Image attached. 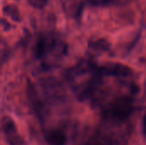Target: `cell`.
I'll use <instances>...</instances> for the list:
<instances>
[{
	"instance_id": "1",
	"label": "cell",
	"mask_w": 146,
	"mask_h": 145,
	"mask_svg": "<svg viewBox=\"0 0 146 145\" xmlns=\"http://www.w3.org/2000/svg\"><path fill=\"white\" fill-rule=\"evenodd\" d=\"M67 80L79 101L93 98L104 82L99 66L91 58L82 59L68 69Z\"/></svg>"
},
{
	"instance_id": "3",
	"label": "cell",
	"mask_w": 146,
	"mask_h": 145,
	"mask_svg": "<svg viewBox=\"0 0 146 145\" xmlns=\"http://www.w3.org/2000/svg\"><path fill=\"white\" fill-rule=\"evenodd\" d=\"M2 130L8 145H27L25 139L19 133L18 128L10 116L4 115L2 118Z\"/></svg>"
},
{
	"instance_id": "4",
	"label": "cell",
	"mask_w": 146,
	"mask_h": 145,
	"mask_svg": "<svg viewBox=\"0 0 146 145\" xmlns=\"http://www.w3.org/2000/svg\"><path fill=\"white\" fill-rule=\"evenodd\" d=\"M99 70L104 77L127 78L133 74V69L127 65L110 62L99 66Z\"/></svg>"
},
{
	"instance_id": "8",
	"label": "cell",
	"mask_w": 146,
	"mask_h": 145,
	"mask_svg": "<svg viewBox=\"0 0 146 145\" xmlns=\"http://www.w3.org/2000/svg\"><path fill=\"white\" fill-rule=\"evenodd\" d=\"M142 132L145 138H146V112L142 119Z\"/></svg>"
},
{
	"instance_id": "6",
	"label": "cell",
	"mask_w": 146,
	"mask_h": 145,
	"mask_svg": "<svg viewBox=\"0 0 146 145\" xmlns=\"http://www.w3.org/2000/svg\"><path fill=\"white\" fill-rule=\"evenodd\" d=\"M45 139L50 145H66L68 143L66 133L59 128L49 130L45 134Z\"/></svg>"
},
{
	"instance_id": "9",
	"label": "cell",
	"mask_w": 146,
	"mask_h": 145,
	"mask_svg": "<svg viewBox=\"0 0 146 145\" xmlns=\"http://www.w3.org/2000/svg\"><path fill=\"white\" fill-rule=\"evenodd\" d=\"M145 86H146V82H145Z\"/></svg>"
},
{
	"instance_id": "5",
	"label": "cell",
	"mask_w": 146,
	"mask_h": 145,
	"mask_svg": "<svg viewBox=\"0 0 146 145\" xmlns=\"http://www.w3.org/2000/svg\"><path fill=\"white\" fill-rule=\"evenodd\" d=\"M27 96L30 104L34 111V114L40 121V122L43 123L45 120V116L47 114L46 106L42 101L37 88L32 82H29L27 85Z\"/></svg>"
},
{
	"instance_id": "2",
	"label": "cell",
	"mask_w": 146,
	"mask_h": 145,
	"mask_svg": "<svg viewBox=\"0 0 146 145\" xmlns=\"http://www.w3.org/2000/svg\"><path fill=\"white\" fill-rule=\"evenodd\" d=\"M132 133L130 120L103 115L88 145H127Z\"/></svg>"
},
{
	"instance_id": "7",
	"label": "cell",
	"mask_w": 146,
	"mask_h": 145,
	"mask_svg": "<svg viewBox=\"0 0 146 145\" xmlns=\"http://www.w3.org/2000/svg\"><path fill=\"white\" fill-rule=\"evenodd\" d=\"M90 47L92 50L96 51H99V52H105V51L110 50V45L104 40H98L93 43H91Z\"/></svg>"
}]
</instances>
